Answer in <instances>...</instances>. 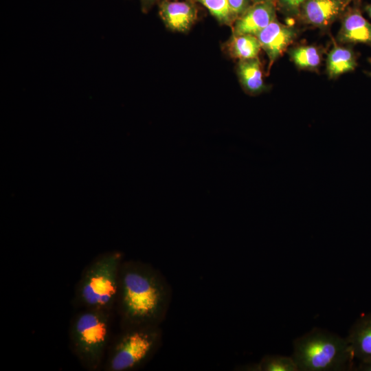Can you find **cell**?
Wrapping results in <instances>:
<instances>
[{"mask_svg":"<svg viewBox=\"0 0 371 371\" xmlns=\"http://www.w3.org/2000/svg\"><path fill=\"white\" fill-rule=\"evenodd\" d=\"M167 302V292L157 272L140 262H122L116 304L123 330L157 326Z\"/></svg>","mask_w":371,"mask_h":371,"instance_id":"cell-1","label":"cell"},{"mask_svg":"<svg viewBox=\"0 0 371 371\" xmlns=\"http://www.w3.org/2000/svg\"><path fill=\"white\" fill-rule=\"evenodd\" d=\"M298 371H343L354 368V357L346 337L314 327L293 341Z\"/></svg>","mask_w":371,"mask_h":371,"instance_id":"cell-2","label":"cell"},{"mask_svg":"<svg viewBox=\"0 0 371 371\" xmlns=\"http://www.w3.org/2000/svg\"><path fill=\"white\" fill-rule=\"evenodd\" d=\"M118 251L98 255L84 269L76 289V300L83 308L111 312L116 304L120 270Z\"/></svg>","mask_w":371,"mask_h":371,"instance_id":"cell-3","label":"cell"},{"mask_svg":"<svg viewBox=\"0 0 371 371\" xmlns=\"http://www.w3.org/2000/svg\"><path fill=\"white\" fill-rule=\"evenodd\" d=\"M111 312L83 308L71 319L69 339L71 350L88 371L102 366L109 340Z\"/></svg>","mask_w":371,"mask_h":371,"instance_id":"cell-4","label":"cell"},{"mask_svg":"<svg viewBox=\"0 0 371 371\" xmlns=\"http://www.w3.org/2000/svg\"><path fill=\"white\" fill-rule=\"evenodd\" d=\"M160 339L157 326L124 329L109 352L105 371H130L139 368L151 356Z\"/></svg>","mask_w":371,"mask_h":371,"instance_id":"cell-5","label":"cell"},{"mask_svg":"<svg viewBox=\"0 0 371 371\" xmlns=\"http://www.w3.org/2000/svg\"><path fill=\"white\" fill-rule=\"evenodd\" d=\"M159 15L166 27L171 31L186 32L197 19V9L190 0H162Z\"/></svg>","mask_w":371,"mask_h":371,"instance_id":"cell-6","label":"cell"},{"mask_svg":"<svg viewBox=\"0 0 371 371\" xmlns=\"http://www.w3.org/2000/svg\"><path fill=\"white\" fill-rule=\"evenodd\" d=\"M296 30L275 19L257 35L261 48L269 57L270 63L276 61L293 41Z\"/></svg>","mask_w":371,"mask_h":371,"instance_id":"cell-7","label":"cell"},{"mask_svg":"<svg viewBox=\"0 0 371 371\" xmlns=\"http://www.w3.org/2000/svg\"><path fill=\"white\" fill-rule=\"evenodd\" d=\"M276 19L273 1L253 3L233 24L232 34L256 36Z\"/></svg>","mask_w":371,"mask_h":371,"instance_id":"cell-8","label":"cell"},{"mask_svg":"<svg viewBox=\"0 0 371 371\" xmlns=\"http://www.w3.org/2000/svg\"><path fill=\"white\" fill-rule=\"evenodd\" d=\"M350 0H307L302 6V15L309 24L323 27L341 13Z\"/></svg>","mask_w":371,"mask_h":371,"instance_id":"cell-9","label":"cell"},{"mask_svg":"<svg viewBox=\"0 0 371 371\" xmlns=\"http://www.w3.org/2000/svg\"><path fill=\"white\" fill-rule=\"evenodd\" d=\"M337 38L343 43H361L371 47V23L358 8L350 9L342 19Z\"/></svg>","mask_w":371,"mask_h":371,"instance_id":"cell-10","label":"cell"},{"mask_svg":"<svg viewBox=\"0 0 371 371\" xmlns=\"http://www.w3.org/2000/svg\"><path fill=\"white\" fill-rule=\"evenodd\" d=\"M346 339L355 359L359 362L371 361V313L356 320Z\"/></svg>","mask_w":371,"mask_h":371,"instance_id":"cell-11","label":"cell"},{"mask_svg":"<svg viewBox=\"0 0 371 371\" xmlns=\"http://www.w3.org/2000/svg\"><path fill=\"white\" fill-rule=\"evenodd\" d=\"M236 74L243 88L250 95H258L267 89L258 57L238 60Z\"/></svg>","mask_w":371,"mask_h":371,"instance_id":"cell-12","label":"cell"},{"mask_svg":"<svg viewBox=\"0 0 371 371\" xmlns=\"http://www.w3.org/2000/svg\"><path fill=\"white\" fill-rule=\"evenodd\" d=\"M224 49L231 58L240 60L258 58L261 45L256 36L232 34Z\"/></svg>","mask_w":371,"mask_h":371,"instance_id":"cell-13","label":"cell"},{"mask_svg":"<svg viewBox=\"0 0 371 371\" xmlns=\"http://www.w3.org/2000/svg\"><path fill=\"white\" fill-rule=\"evenodd\" d=\"M357 66L356 54L350 47H334L327 56L326 71L330 78L353 71Z\"/></svg>","mask_w":371,"mask_h":371,"instance_id":"cell-14","label":"cell"},{"mask_svg":"<svg viewBox=\"0 0 371 371\" xmlns=\"http://www.w3.org/2000/svg\"><path fill=\"white\" fill-rule=\"evenodd\" d=\"M291 60L295 65L302 69H317L322 59L319 49L313 45H302L292 48L289 51Z\"/></svg>","mask_w":371,"mask_h":371,"instance_id":"cell-15","label":"cell"},{"mask_svg":"<svg viewBox=\"0 0 371 371\" xmlns=\"http://www.w3.org/2000/svg\"><path fill=\"white\" fill-rule=\"evenodd\" d=\"M252 370L258 371H298L297 366L291 356L267 355L254 366Z\"/></svg>","mask_w":371,"mask_h":371,"instance_id":"cell-16","label":"cell"},{"mask_svg":"<svg viewBox=\"0 0 371 371\" xmlns=\"http://www.w3.org/2000/svg\"><path fill=\"white\" fill-rule=\"evenodd\" d=\"M203 5L221 24L231 25L236 21L227 0H195Z\"/></svg>","mask_w":371,"mask_h":371,"instance_id":"cell-17","label":"cell"},{"mask_svg":"<svg viewBox=\"0 0 371 371\" xmlns=\"http://www.w3.org/2000/svg\"><path fill=\"white\" fill-rule=\"evenodd\" d=\"M236 19L242 15L251 5V0H227Z\"/></svg>","mask_w":371,"mask_h":371,"instance_id":"cell-18","label":"cell"},{"mask_svg":"<svg viewBox=\"0 0 371 371\" xmlns=\"http://www.w3.org/2000/svg\"><path fill=\"white\" fill-rule=\"evenodd\" d=\"M306 1L307 0H278V2L286 11L291 14H297Z\"/></svg>","mask_w":371,"mask_h":371,"instance_id":"cell-19","label":"cell"},{"mask_svg":"<svg viewBox=\"0 0 371 371\" xmlns=\"http://www.w3.org/2000/svg\"><path fill=\"white\" fill-rule=\"evenodd\" d=\"M159 0H140L141 8L144 12H147Z\"/></svg>","mask_w":371,"mask_h":371,"instance_id":"cell-20","label":"cell"},{"mask_svg":"<svg viewBox=\"0 0 371 371\" xmlns=\"http://www.w3.org/2000/svg\"><path fill=\"white\" fill-rule=\"evenodd\" d=\"M355 368H356L355 370L371 371V361L359 362L358 366Z\"/></svg>","mask_w":371,"mask_h":371,"instance_id":"cell-21","label":"cell"},{"mask_svg":"<svg viewBox=\"0 0 371 371\" xmlns=\"http://www.w3.org/2000/svg\"><path fill=\"white\" fill-rule=\"evenodd\" d=\"M365 10H366V12L368 13V16L371 18V3L367 5L365 7Z\"/></svg>","mask_w":371,"mask_h":371,"instance_id":"cell-22","label":"cell"},{"mask_svg":"<svg viewBox=\"0 0 371 371\" xmlns=\"http://www.w3.org/2000/svg\"><path fill=\"white\" fill-rule=\"evenodd\" d=\"M253 3L267 2V1H274V0H251Z\"/></svg>","mask_w":371,"mask_h":371,"instance_id":"cell-23","label":"cell"},{"mask_svg":"<svg viewBox=\"0 0 371 371\" xmlns=\"http://www.w3.org/2000/svg\"><path fill=\"white\" fill-rule=\"evenodd\" d=\"M370 76H371V71L370 72Z\"/></svg>","mask_w":371,"mask_h":371,"instance_id":"cell-24","label":"cell"}]
</instances>
